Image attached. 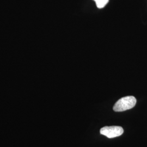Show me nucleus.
I'll use <instances>...</instances> for the list:
<instances>
[{
  "instance_id": "nucleus-2",
  "label": "nucleus",
  "mask_w": 147,
  "mask_h": 147,
  "mask_svg": "<svg viewBox=\"0 0 147 147\" xmlns=\"http://www.w3.org/2000/svg\"><path fill=\"white\" fill-rule=\"evenodd\" d=\"M100 132L102 135L109 138H112L121 135L124 132V130L121 126H105L100 129Z\"/></svg>"
},
{
  "instance_id": "nucleus-3",
  "label": "nucleus",
  "mask_w": 147,
  "mask_h": 147,
  "mask_svg": "<svg viewBox=\"0 0 147 147\" xmlns=\"http://www.w3.org/2000/svg\"><path fill=\"white\" fill-rule=\"evenodd\" d=\"M98 8H102L107 4L109 0H94Z\"/></svg>"
},
{
  "instance_id": "nucleus-1",
  "label": "nucleus",
  "mask_w": 147,
  "mask_h": 147,
  "mask_svg": "<svg viewBox=\"0 0 147 147\" xmlns=\"http://www.w3.org/2000/svg\"><path fill=\"white\" fill-rule=\"evenodd\" d=\"M136 99L133 96L123 97L118 100L113 109L115 112H123L132 109L136 104Z\"/></svg>"
}]
</instances>
